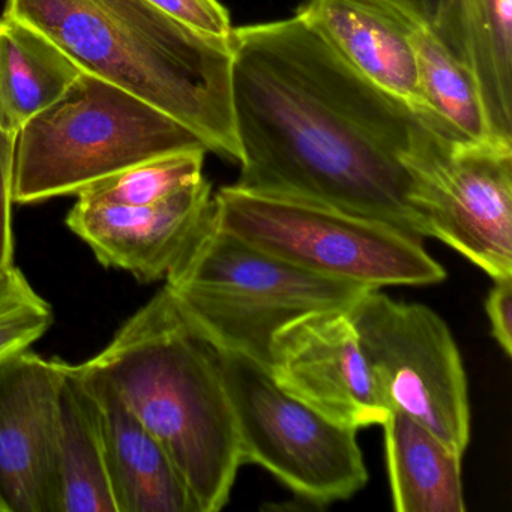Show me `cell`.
<instances>
[{
    "label": "cell",
    "mask_w": 512,
    "mask_h": 512,
    "mask_svg": "<svg viewBox=\"0 0 512 512\" xmlns=\"http://www.w3.org/2000/svg\"><path fill=\"white\" fill-rule=\"evenodd\" d=\"M350 319L389 410L424 425L464 455L470 440L466 370L448 325L431 308L367 290Z\"/></svg>",
    "instance_id": "cell-8"
},
{
    "label": "cell",
    "mask_w": 512,
    "mask_h": 512,
    "mask_svg": "<svg viewBox=\"0 0 512 512\" xmlns=\"http://www.w3.org/2000/svg\"><path fill=\"white\" fill-rule=\"evenodd\" d=\"M298 14L365 79L403 103L434 133L449 142H467L422 95L410 40L416 20L385 0H307Z\"/></svg>",
    "instance_id": "cell-13"
},
{
    "label": "cell",
    "mask_w": 512,
    "mask_h": 512,
    "mask_svg": "<svg viewBox=\"0 0 512 512\" xmlns=\"http://www.w3.org/2000/svg\"><path fill=\"white\" fill-rule=\"evenodd\" d=\"M4 16L43 34L83 73L172 116L208 151L239 161L230 38L196 31L148 0H5Z\"/></svg>",
    "instance_id": "cell-2"
},
{
    "label": "cell",
    "mask_w": 512,
    "mask_h": 512,
    "mask_svg": "<svg viewBox=\"0 0 512 512\" xmlns=\"http://www.w3.org/2000/svg\"><path fill=\"white\" fill-rule=\"evenodd\" d=\"M0 512H5L4 505H2V502H0Z\"/></svg>",
    "instance_id": "cell-26"
},
{
    "label": "cell",
    "mask_w": 512,
    "mask_h": 512,
    "mask_svg": "<svg viewBox=\"0 0 512 512\" xmlns=\"http://www.w3.org/2000/svg\"><path fill=\"white\" fill-rule=\"evenodd\" d=\"M212 215L251 247L329 280L373 290L446 278L418 236L313 200L227 185L214 194Z\"/></svg>",
    "instance_id": "cell-6"
},
{
    "label": "cell",
    "mask_w": 512,
    "mask_h": 512,
    "mask_svg": "<svg viewBox=\"0 0 512 512\" xmlns=\"http://www.w3.org/2000/svg\"><path fill=\"white\" fill-rule=\"evenodd\" d=\"M103 376L157 437L199 512L227 505L242 466L220 353L161 287L83 362Z\"/></svg>",
    "instance_id": "cell-3"
},
{
    "label": "cell",
    "mask_w": 512,
    "mask_h": 512,
    "mask_svg": "<svg viewBox=\"0 0 512 512\" xmlns=\"http://www.w3.org/2000/svg\"><path fill=\"white\" fill-rule=\"evenodd\" d=\"M410 40L415 50L419 86L431 110L467 142L493 140L466 68L421 23H413Z\"/></svg>",
    "instance_id": "cell-19"
},
{
    "label": "cell",
    "mask_w": 512,
    "mask_h": 512,
    "mask_svg": "<svg viewBox=\"0 0 512 512\" xmlns=\"http://www.w3.org/2000/svg\"><path fill=\"white\" fill-rule=\"evenodd\" d=\"M55 467L58 512H116L97 404L76 365L59 359Z\"/></svg>",
    "instance_id": "cell-16"
},
{
    "label": "cell",
    "mask_w": 512,
    "mask_h": 512,
    "mask_svg": "<svg viewBox=\"0 0 512 512\" xmlns=\"http://www.w3.org/2000/svg\"><path fill=\"white\" fill-rule=\"evenodd\" d=\"M230 49L241 151L233 185L313 200L424 239L410 164L443 137L301 14L233 28Z\"/></svg>",
    "instance_id": "cell-1"
},
{
    "label": "cell",
    "mask_w": 512,
    "mask_h": 512,
    "mask_svg": "<svg viewBox=\"0 0 512 512\" xmlns=\"http://www.w3.org/2000/svg\"><path fill=\"white\" fill-rule=\"evenodd\" d=\"M211 182H197L152 205L124 206L77 199L67 226L106 268L139 283L166 280L211 218Z\"/></svg>",
    "instance_id": "cell-12"
},
{
    "label": "cell",
    "mask_w": 512,
    "mask_h": 512,
    "mask_svg": "<svg viewBox=\"0 0 512 512\" xmlns=\"http://www.w3.org/2000/svg\"><path fill=\"white\" fill-rule=\"evenodd\" d=\"M158 10L203 34L230 38L229 13L218 0H148Z\"/></svg>",
    "instance_id": "cell-23"
},
{
    "label": "cell",
    "mask_w": 512,
    "mask_h": 512,
    "mask_svg": "<svg viewBox=\"0 0 512 512\" xmlns=\"http://www.w3.org/2000/svg\"><path fill=\"white\" fill-rule=\"evenodd\" d=\"M196 148L206 146L172 116L82 73L17 134L14 205L77 196L137 164Z\"/></svg>",
    "instance_id": "cell-5"
},
{
    "label": "cell",
    "mask_w": 512,
    "mask_h": 512,
    "mask_svg": "<svg viewBox=\"0 0 512 512\" xmlns=\"http://www.w3.org/2000/svg\"><path fill=\"white\" fill-rule=\"evenodd\" d=\"M416 22L436 32L442 25L452 0H385Z\"/></svg>",
    "instance_id": "cell-25"
},
{
    "label": "cell",
    "mask_w": 512,
    "mask_h": 512,
    "mask_svg": "<svg viewBox=\"0 0 512 512\" xmlns=\"http://www.w3.org/2000/svg\"><path fill=\"white\" fill-rule=\"evenodd\" d=\"M347 311H317L281 329L268 371L278 388L329 421L358 431L382 425L389 409Z\"/></svg>",
    "instance_id": "cell-10"
},
{
    "label": "cell",
    "mask_w": 512,
    "mask_h": 512,
    "mask_svg": "<svg viewBox=\"0 0 512 512\" xmlns=\"http://www.w3.org/2000/svg\"><path fill=\"white\" fill-rule=\"evenodd\" d=\"M412 208L436 238L488 277H512V142L437 140L412 164Z\"/></svg>",
    "instance_id": "cell-9"
},
{
    "label": "cell",
    "mask_w": 512,
    "mask_h": 512,
    "mask_svg": "<svg viewBox=\"0 0 512 512\" xmlns=\"http://www.w3.org/2000/svg\"><path fill=\"white\" fill-rule=\"evenodd\" d=\"M164 281L188 322L218 352L266 370L281 329L317 311L349 310L371 290L263 253L220 229L212 214Z\"/></svg>",
    "instance_id": "cell-4"
},
{
    "label": "cell",
    "mask_w": 512,
    "mask_h": 512,
    "mask_svg": "<svg viewBox=\"0 0 512 512\" xmlns=\"http://www.w3.org/2000/svg\"><path fill=\"white\" fill-rule=\"evenodd\" d=\"M17 134L0 121V271L14 263V151Z\"/></svg>",
    "instance_id": "cell-22"
},
{
    "label": "cell",
    "mask_w": 512,
    "mask_h": 512,
    "mask_svg": "<svg viewBox=\"0 0 512 512\" xmlns=\"http://www.w3.org/2000/svg\"><path fill=\"white\" fill-rule=\"evenodd\" d=\"M218 353L242 464L263 467L316 506L349 499L364 488L368 470L356 430L329 421L278 388L262 365Z\"/></svg>",
    "instance_id": "cell-7"
},
{
    "label": "cell",
    "mask_w": 512,
    "mask_h": 512,
    "mask_svg": "<svg viewBox=\"0 0 512 512\" xmlns=\"http://www.w3.org/2000/svg\"><path fill=\"white\" fill-rule=\"evenodd\" d=\"M74 365L97 404L116 512H199L157 437L103 376Z\"/></svg>",
    "instance_id": "cell-14"
},
{
    "label": "cell",
    "mask_w": 512,
    "mask_h": 512,
    "mask_svg": "<svg viewBox=\"0 0 512 512\" xmlns=\"http://www.w3.org/2000/svg\"><path fill=\"white\" fill-rule=\"evenodd\" d=\"M433 34L472 77L491 139L512 142V0H452Z\"/></svg>",
    "instance_id": "cell-15"
},
{
    "label": "cell",
    "mask_w": 512,
    "mask_h": 512,
    "mask_svg": "<svg viewBox=\"0 0 512 512\" xmlns=\"http://www.w3.org/2000/svg\"><path fill=\"white\" fill-rule=\"evenodd\" d=\"M485 299L491 334L506 356L512 353V277L497 278Z\"/></svg>",
    "instance_id": "cell-24"
},
{
    "label": "cell",
    "mask_w": 512,
    "mask_h": 512,
    "mask_svg": "<svg viewBox=\"0 0 512 512\" xmlns=\"http://www.w3.org/2000/svg\"><path fill=\"white\" fill-rule=\"evenodd\" d=\"M205 148L163 155L101 179L77 194V199L104 205L142 206L161 202L202 181Z\"/></svg>",
    "instance_id": "cell-20"
},
{
    "label": "cell",
    "mask_w": 512,
    "mask_h": 512,
    "mask_svg": "<svg viewBox=\"0 0 512 512\" xmlns=\"http://www.w3.org/2000/svg\"><path fill=\"white\" fill-rule=\"evenodd\" d=\"M83 71L31 26L0 16V121L19 131L59 100Z\"/></svg>",
    "instance_id": "cell-18"
},
{
    "label": "cell",
    "mask_w": 512,
    "mask_h": 512,
    "mask_svg": "<svg viewBox=\"0 0 512 512\" xmlns=\"http://www.w3.org/2000/svg\"><path fill=\"white\" fill-rule=\"evenodd\" d=\"M52 322L49 302L16 265L0 271V362L31 349Z\"/></svg>",
    "instance_id": "cell-21"
},
{
    "label": "cell",
    "mask_w": 512,
    "mask_h": 512,
    "mask_svg": "<svg viewBox=\"0 0 512 512\" xmlns=\"http://www.w3.org/2000/svg\"><path fill=\"white\" fill-rule=\"evenodd\" d=\"M59 358L31 349L0 362V502L5 512H58L55 440Z\"/></svg>",
    "instance_id": "cell-11"
},
{
    "label": "cell",
    "mask_w": 512,
    "mask_h": 512,
    "mask_svg": "<svg viewBox=\"0 0 512 512\" xmlns=\"http://www.w3.org/2000/svg\"><path fill=\"white\" fill-rule=\"evenodd\" d=\"M382 425L395 511H466L461 481L463 455L398 410H389Z\"/></svg>",
    "instance_id": "cell-17"
}]
</instances>
